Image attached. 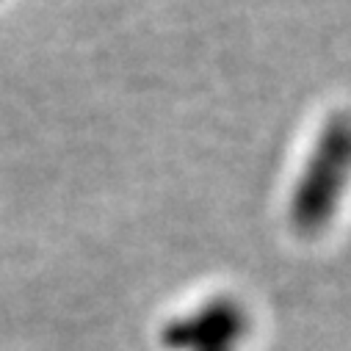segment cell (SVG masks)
Here are the masks:
<instances>
[{
	"instance_id": "obj_1",
	"label": "cell",
	"mask_w": 351,
	"mask_h": 351,
	"mask_svg": "<svg viewBox=\"0 0 351 351\" xmlns=\"http://www.w3.org/2000/svg\"><path fill=\"white\" fill-rule=\"evenodd\" d=\"M351 180V114L337 111L318 133L291 194V224L299 235H318L332 221Z\"/></svg>"
},
{
	"instance_id": "obj_2",
	"label": "cell",
	"mask_w": 351,
	"mask_h": 351,
	"mask_svg": "<svg viewBox=\"0 0 351 351\" xmlns=\"http://www.w3.org/2000/svg\"><path fill=\"white\" fill-rule=\"evenodd\" d=\"M246 329V310L235 299L219 296L189 315L169 321L160 340L169 351H238Z\"/></svg>"
}]
</instances>
